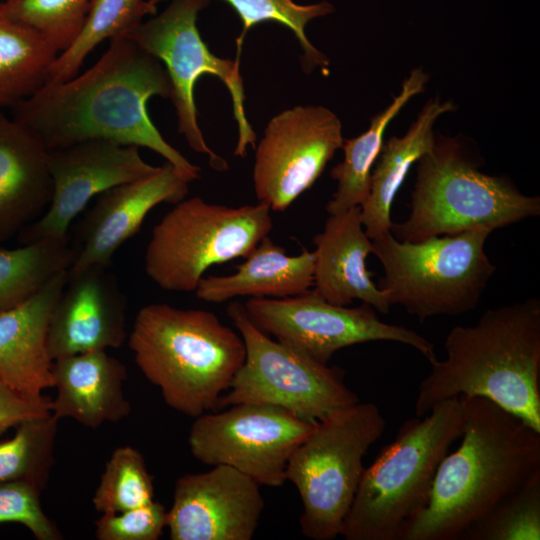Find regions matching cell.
Masks as SVG:
<instances>
[{"label": "cell", "instance_id": "obj_3", "mask_svg": "<svg viewBox=\"0 0 540 540\" xmlns=\"http://www.w3.org/2000/svg\"><path fill=\"white\" fill-rule=\"evenodd\" d=\"M446 358L429 361L415 415L461 396H481L540 432V300L486 310L476 324L457 325L444 341Z\"/></svg>", "mask_w": 540, "mask_h": 540}, {"label": "cell", "instance_id": "obj_18", "mask_svg": "<svg viewBox=\"0 0 540 540\" xmlns=\"http://www.w3.org/2000/svg\"><path fill=\"white\" fill-rule=\"evenodd\" d=\"M126 314V296L109 267L68 275L50 318L51 359L120 347L127 337Z\"/></svg>", "mask_w": 540, "mask_h": 540}, {"label": "cell", "instance_id": "obj_14", "mask_svg": "<svg viewBox=\"0 0 540 540\" xmlns=\"http://www.w3.org/2000/svg\"><path fill=\"white\" fill-rule=\"evenodd\" d=\"M344 138L338 116L323 106H295L274 116L256 147L253 186L259 203L286 210L312 187Z\"/></svg>", "mask_w": 540, "mask_h": 540}, {"label": "cell", "instance_id": "obj_15", "mask_svg": "<svg viewBox=\"0 0 540 540\" xmlns=\"http://www.w3.org/2000/svg\"><path fill=\"white\" fill-rule=\"evenodd\" d=\"M52 197L45 212L17 235L21 245L43 239L68 240L72 221L95 196L155 173L139 147L90 140L48 150Z\"/></svg>", "mask_w": 540, "mask_h": 540}, {"label": "cell", "instance_id": "obj_20", "mask_svg": "<svg viewBox=\"0 0 540 540\" xmlns=\"http://www.w3.org/2000/svg\"><path fill=\"white\" fill-rule=\"evenodd\" d=\"M315 245L314 290L326 301L348 306L354 300L386 314L391 307L386 293L372 281L366 258L372 253L360 217V206L329 215Z\"/></svg>", "mask_w": 540, "mask_h": 540}, {"label": "cell", "instance_id": "obj_6", "mask_svg": "<svg viewBox=\"0 0 540 540\" xmlns=\"http://www.w3.org/2000/svg\"><path fill=\"white\" fill-rule=\"evenodd\" d=\"M417 162L410 215L390 229L398 240L419 242L476 227L494 231L540 215L539 196L523 194L506 176L482 172L458 137L436 136Z\"/></svg>", "mask_w": 540, "mask_h": 540}, {"label": "cell", "instance_id": "obj_11", "mask_svg": "<svg viewBox=\"0 0 540 540\" xmlns=\"http://www.w3.org/2000/svg\"><path fill=\"white\" fill-rule=\"evenodd\" d=\"M245 345V360L216 409L240 403L267 404L291 411L316 423L358 403L359 397L345 382L338 366L317 362L272 340L237 301L227 306Z\"/></svg>", "mask_w": 540, "mask_h": 540}, {"label": "cell", "instance_id": "obj_9", "mask_svg": "<svg viewBox=\"0 0 540 540\" xmlns=\"http://www.w3.org/2000/svg\"><path fill=\"white\" fill-rule=\"evenodd\" d=\"M272 227L270 208L259 202L229 207L183 199L154 226L145 272L163 290L195 291L209 267L245 258Z\"/></svg>", "mask_w": 540, "mask_h": 540}, {"label": "cell", "instance_id": "obj_10", "mask_svg": "<svg viewBox=\"0 0 540 540\" xmlns=\"http://www.w3.org/2000/svg\"><path fill=\"white\" fill-rule=\"evenodd\" d=\"M210 0H171L156 16L143 21L126 37L159 60L171 83L170 99L176 111L178 132L197 153L209 159L211 168L222 172L227 161L206 143L197 120L194 87L203 75L219 78L227 87L238 128L234 155L244 157L248 146H256V134L244 107L245 93L240 61L217 57L203 41L197 28V17Z\"/></svg>", "mask_w": 540, "mask_h": 540}, {"label": "cell", "instance_id": "obj_22", "mask_svg": "<svg viewBox=\"0 0 540 540\" xmlns=\"http://www.w3.org/2000/svg\"><path fill=\"white\" fill-rule=\"evenodd\" d=\"M52 375L57 390L52 414L71 418L96 428L129 415L131 405L123 386L125 365L106 350L98 349L53 360Z\"/></svg>", "mask_w": 540, "mask_h": 540}, {"label": "cell", "instance_id": "obj_26", "mask_svg": "<svg viewBox=\"0 0 540 540\" xmlns=\"http://www.w3.org/2000/svg\"><path fill=\"white\" fill-rule=\"evenodd\" d=\"M58 54L41 34L13 20L0 0V107H13L41 89Z\"/></svg>", "mask_w": 540, "mask_h": 540}, {"label": "cell", "instance_id": "obj_36", "mask_svg": "<svg viewBox=\"0 0 540 540\" xmlns=\"http://www.w3.org/2000/svg\"><path fill=\"white\" fill-rule=\"evenodd\" d=\"M52 413V399L46 395H22L0 379V436L23 421Z\"/></svg>", "mask_w": 540, "mask_h": 540}, {"label": "cell", "instance_id": "obj_31", "mask_svg": "<svg viewBox=\"0 0 540 540\" xmlns=\"http://www.w3.org/2000/svg\"><path fill=\"white\" fill-rule=\"evenodd\" d=\"M153 500V479L143 455L131 446L116 448L94 493L95 509L102 514L120 513Z\"/></svg>", "mask_w": 540, "mask_h": 540}, {"label": "cell", "instance_id": "obj_34", "mask_svg": "<svg viewBox=\"0 0 540 540\" xmlns=\"http://www.w3.org/2000/svg\"><path fill=\"white\" fill-rule=\"evenodd\" d=\"M41 489L25 481L0 483V523H19L38 540H59L62 535L41 508Z\"/></svg>", "mask_w": 540, "mask_h": 540}, {"label": "cell", "instance_id": "obj_5", "mask_svg": "<svg viewBox=\"0 0 540 540\" xmlns=\"http://www.w3.org/2000/svg\"><path fill=\"white\" fill-rule=\"evenodd\" d=\"M462 433L460 397L406 420L394 441L364 469L340 535L346 540H401L426 507L438 466Z\"/></svg>", "mask_w": 540, "mask_h": 540}, {"label": "cell", "instance_id": "obj_32", "mask_svg": "<svg viewBox=\"0 0 540 540\" xmlns=\"http://www.w3.org/2000/svg\"><path fill=\"white\" fill-rule=\"evenodd\" d=\"M539 539L540 474L498 502L462 537V540Z\"/></svg>", "mask_w": 540, "mask_h": 540}, {"label": "cell", "instance_id": "obj_27", "mask_svg": "<svg viewBox=\"0 0 540 540\" xmlns=\"http://www.w3.org/2000/svg\"><path fill=\"white\" fill-rule=\"evenodd\" d=\"M156 11V4L151 0H92L79 34L51 64L46 84L76 76L97 45L106 39L127 36Z\"/></svg>", "mask_w": 540, "mask_h": 540}, {"label": "cell", "instance_id": "obj_1", "mask_svg": "<svg viewBox=\"0 0 540 540\" xmlns=\"http://www.w3.org/2000/svg\"><path fill=\"white\" fill-rule=\"evenodd\" d=\"M163 64L126 36L110 40L102 57L87 71L66 81L45 84L12 108V118L48 149L90 140L148 148L191 182L200 167L160 134L147 103L170 98Z\"/></svg>", "mask_w": 540, "mask_h": 540}, {"label": "cell", "instance_id": "obj_35", "mask_svg": "<svg viewBox=\"0 0 540 540\" xmlns=\"http://www.w3.org/2000/svg\"><path fill=\"white\" fill-rule=\"evenodd\" d=\"M167 525V510L158 501L120 513H104L95 522L99 540H157Z\"/></svg>", "mask_w": 540, "mask_h": 540}, {"label": "cell", "instance_id": "obj_16", "mask_svg": "<svg viewBox=\"0 0 540 540\" xmlns=\"http://www.w3.org/2000/svg\"><path fill=\"white\" fill-rule=\"evenodd\" d=\"M264 505L257 482L216 465L177 479L166 527L172 540H250Z\"/></svg>", "mask_w": 540, "mask_h": 540}, {"label": "cell", "instance_id": "obj_8", "mask_svg": "<svg viewBox=\"0 0 540 540\" xmlns=\"http://www.w3.org/2000/svg\"><path fill=\"white\" fill-rule=\"evenodd\" d=\"M373 402H358L315 423L289 458L286 480L302 503L300 529L312 540L340 535L364 472L363 458L384 433Z\"/></svg>", "mask_w": 540, "mask_h": 540}, {"label": "cell", "instance_id": "obj_13", "mask_svg": "<svg viewBox=\"0 0 540 540\" xmlns=\"http://www.w3.org/2000/svg\"><path fill=\"white\" fill-rule=\"evenodd\" d=\"M226 408L195 418L188 436L193 457L206 465L234 468L260 486H282L290 456L315 423L273 405Z\"/></svg>", "mask_w": 540, "mask_h": 540}, {"label": "cell", "instance_id": "obj_2", "mask_svg": "<svg viewBox=\"0 0 540 540\" xmlns=\"http://www.w3.org/2000/svg\"><path fill=\"white\" fill-rule=\"evenodd\" d=\"M460 400V445L440 462L429 501L401 540H462L498 502L540 474L539 431L488 398Z\"/></svg>", "mask_w": 540, "mask_h": 540}, {"label": "cell", "instance_id": "obj_12", "mask_svg": "<svg viewBox=\"0 0 540 540\" xmlns=\"http://www.w3.org/2000/svg\"><path fill=\"white\" fill-rule=\"evenodd\" d=\"M243 305L263 332L322 364H328L342 348L371 341L402 343L428 361L437 358L431 341L412 329L381 321L377 311L366 303L357 307L335 305L309 289L284 298L250 297Z\"/></svg>", "mask_w": 540, "mask_h": 540}, {"label": "cell", "instance_id": "obj_25", "mask_svg": "<svg viewBox=\"0 0 540 540\" xmlns=\"http://www.w3.org/2000/svg\"><path fill=\"white\" fill-rule=\"evenodd\" d=\"M429 74L414 68L402 83L401 90L392 102L370 122L369 128L357 137L344 139L341 149L343 160L330 171L337 181V188L326 205L329 215L361 206L366 200L373 166L384 144V134L389 123L416 95L424 92Z\"/></svg>", "mask_w": 540, "mask_h": 540}, {"label": "cell", "instance_id": "obj_19", "mask_svg": "<svg viewBox=\"0 0 540 540\" xmlns=\"http://www.w3.org/2000/svg\"><path fill=\"white\" fill-rule=\"evenodd\" d=\"M67 281L68 270L61 271L24 302L0 311V379L22 395L38 397L54 386L48 330Z\"/></svg>", "mask_w": 540, "mask_h": 540}, {"label": "cell", "instance_id": "obj_7", "mask_svg": "<svg viewBox=\"0 0 540 540\" xmlns=\"http://www.w3.org/2000/svg\"><path fill=\"white\" fill-rule=\"evenodd\" d=\"M491 232L476 227L419 242L386 233L372 240V253L384 271L378 287L391 306H403L420 322L474 310L496 271L485 253Z\"/></svg>", "mask_w": 540, "mask_h": 540}, {"label": "cell", "instance_id": "obj_33", "mask_svg": "<svg viewBox=\"0 0 540 540\" xmlns=\"http://www.w3.org/2000/svg\"><path fill=\"white\" fill-rule=\"evenodd\" d=\"M92 0H4L7 14L32 28L60 53L79 34Z\"/></svg>", "mask_w": 540, "mask_h": 540}, {"label": "cell", "instance_id": "obj_28", "mask_svg": "<svg viewBox=\"0 0 540 540\" xmlns=\"http://www.w3.org/2000/svg\"><path fill=\"white\" fill-rule=\"evenodd\" d=\"M74 257L69 240L43 239L14 249L0 247V311L24 302L53 276L69 270Z\"/></svg>", "mask_w": 540, "mask_h": 540}, {"label": "cell", "instance_id": "obj_4", "mask_svg": "<svg viewBox=\"0 0 540 540\" xmlns=\"http://www.w3.org/2000/svg\"><path fill=\"white\" fill-rule=\"evenodd\" d=\"M128 345L145 378L164 402L189 417L212 409L245 360L239 332L212 312L166 303L142 307Z\"/></svg>", "mask_w": 540, "mask_h": 540}, {"label": "cell", "instance_id": "obj_21", "mask_svg": "<svg viewBox=\"0 0 540 540\" xmlns=\"http://www.w3.org/2000/svg\"><path fill=\"white\" fill-rule=\"evenodd\" d=\"M51 197L48 149L0 107V244L37 220Z\"/></svg>", "mask_w": 540, "mask_h": 540}, {"label": "cell", "instance_id": "obj_23", "mask_svg": "<svg viewBox=\"0 0 540 540\" xmlns=\"http://www.w3.org/2000/svg\"><path fill=\"white\" fill-rule=\"evenodd\" d=\"M315 254L304 249L298 255L286 250L265 236L225 276L202 277L195 294L208 303H223L236 297L284 298L306 292L313 286Z\"/></svg>", "mask_w": 540, "mask_h": 540}, {"label": "cell", "instance_id": "obj_24", "mask_svg": "<svg viewBox=\"0 0 540 540\" xmlns=\"http://www.w3.org/2000/svg\"><path fill=\"white\" fill-rule=\"evenodd\" d=\"M456 109L452 100L431 98L403 136H393L383 144L371 172L368 196L360 206L361 222L371 240L390 232L391 207L398 190L411 166L433 148L436 121Z\"/></svg>", "mask_w": 540, "mask_h": 540}, {"label": "cell", "instance_id": "obj_30", "mask_svg": "<svg viewBox=\"0 0 540 540\" xmlns=\"http://www.w3.org/2000/svg\"><path fill=\"white\" fill-rule=\"evenodd\" d=\"M58 421L52 413L23 421L12 438L0 442V483L25 481L43 490L53 465Z\"/></svg>", "mask_w": 540, "mask_h": 540}, {"label": "cell", "instance_id": "obj_29", "mask_svg": "<svg viewBox=\"0 0 540 540\" xmlns=\"http://www.w3.org/2000/svg\"><path fill=\"white\" fill-rule=\"evenodd\" d=\"M153 3L164 0H151ZM230 5L242 22V31L236 39L237 61H240L241 47L248 31L259 23L276 22L290 29L296 36L301 50V64L309 73L317 67L328 70L329 61L308 39L305 28L313 19L326 16L334 11V6L321 1L312 4H298L293 0H223Z\"/></svg>", "mask_w": 540, "mask_h": 540}, {"label": "cell", "instance_id": "obj_17", "mask_svg": "<svg viewBox=\"0 0 540 540\" xmlns=\"http://www.w3.org/2000/svg\"><path fill=\"white\" fill-rule=\"evenodd\" d=\"M190 182L165 161L155 173L98 195L78 226L68 275L94 266L110 267L115 252L139 231L148 213L161 203L185 199Z\"/></svg>", "mask_w": 540, "mask_h": 540}]
</instances>
